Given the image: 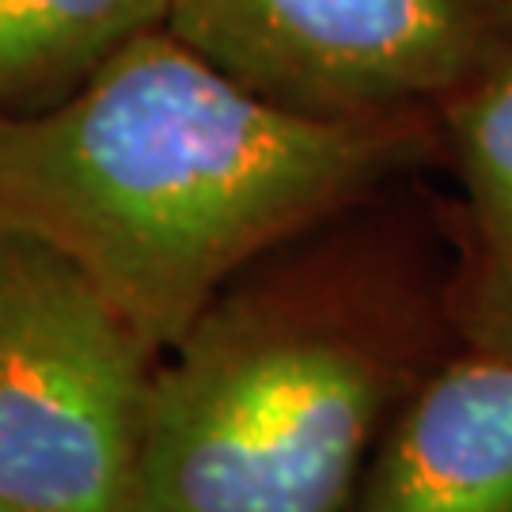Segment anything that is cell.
<instances>
[{
    "label": "cell",
    "instance_id": "obj_1",
    "mask_svg": "<svg viewBox=\"0 0 512 512\" xmlns=\"http://www.w3.org/2000/svg\"><path fill=\"white\" fill-rule=\"evenodd\" d=\"M437 145V110L296 114L160 27L73 99L0 114V232L69 258L164 357L251 262Z\"/></svg>",
    "mask_w": 512,
    "mask_h": 512
},
{
    "label": "cell",
    "instance_id": "obj_2",
    "mask_svg": "<svg viewBox=\"0 0 512 512\" xmlns=\"http://www.w3.org/2000/svg\"><path fill=\"white\" fill-rule=\"evenodd\" d=\"M167 353L137 512H349L410 372L387 315L300 274L228 285Z\"/></svg>",
    "mask_w": 512,
    "mask_h": 512
},
{
    "label": "cell",
    "instance_id": "obj_3",
    "mask_svg": "<svg viewBox=\"0 0 512 512\" xmlns=\"http://www.w3.org/2000/svg\"><path fill=\"white\" fill-rule=\"evenodd\" d=\"M156 365L69 258L0 232V509L137 512Z\"/></svg>",
    "mask_w": 512,
    "mask_h": 512
},
{
    "label": "cell",
    "instance_id": "obj_4",
    "mask_svg": "<svg viewBox=\"0 0 512 512\" xmlns=\"http://www.w3.org/2000/svg\"><path fill=\"white\" fill-rule=\"evenodd\" d=\"M167 31L277 107L384 118L512 57V0H171Z\"/></svg>",
    "mask_w": 512,
    "mask_h": 512
},
{
    "label": "cell",
    "instance_id": "obj_5",
    "mask_svg": "<svg viewBox=\"0 0 512 512\" xmlns=\"http://www.w3.org/2000/svg\"><path fill=\"white\" fill-rule=\"evenodd\" d=\"M353 512H512V353L471 349L429 376Z\"/></svg>",
    "mask_w": 512,
    "mask_h": 512
},
{
    "label": "cell",
    "instance_id": "obj_6",
    "mask_svg": "<svg viewBox=\"0 0 512 512\" xmlns=\"http://www.w3.org/2000/svg\"><path fill=\"white\" fill-rule=\"evenodd\" d=\"M437 114L471 217L459 327L471 349L512 353V57L452 95Z\"/></svg>",
    "mask_w": 512,
    "mask_h": 512
},
{
    "label": "cell",
    "instance_id": "obj_7",
    "mask_svg": "<svg viewBox=\"0 0 512 512\" xmlns=\"http://www.w3.org/2000/svg\"><path fill=\"white\" fill-rule=\"evenodd\" d=\"M171 0H0V114L73 99L133 38L167 27Z\"/></svg>",
    "mask_w": 512,
    "mask_h": 512
},
{
    "label": "cell",
    "instance_id": "obj_8",
    "mask_svg": "<svg viewBox=\"0 0 512 512\" xmlns=\"http://www.w3.org/2000/svg\"><path fill=\"white\" fill-rule=\"evenodd\" d=\"M0 512H4V509H0Z\"/></svg>",
    "mask_w": 512,
    "mask_h": 512
}]
</instances>
